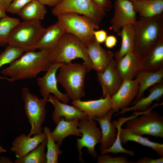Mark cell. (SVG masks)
I'll return each instance as SVG.
<instances>
[{
    "instance_id": "cell-1",
    "label": "cell",
    "mask_w": 163,
    "mask_h": 163,
    "mask_svg": "<svg viewBox=\"0 0 163 163\" xmlns=\"http://www.w3.org/2000/svg\"><path fill=\"white\" fill-rule=\"evenodd\" d=\"M47 50L25 52L19 58L1 71L4 76H9L13 82L34 78L43 72H46L53 64Z\"/></svg>"
},
{
    "instance_id": "cell-2",
    "label": "cell",
    "mask_w": 163,
    "mask_h": 163,
    "mask_svg": "<svg viewBox=\"0 0 163 163\" xmlns=\"http://www.w3.org/2000/svg\"><path fill=\"white\" fill-rule=\"evenodd\" d=\"M133 26L135 33L134 52L142 58L163 38V14L140 18Z\"/></svg>"
},
{
    "instance_id": "cell-3",
    "label": "cell",
    "mask_w": 163,
    "mask_h": 163,
    "mask_svg": "<svg viewBox=\"0 0 163 163\" xmlns=\"http://www.w3.org/2000/svg\"><path fill=\"white\" fill-rule=\"evenodd\" d=\"M49 56L53 64L68 63L80 58L83 60L88 72L92 69L86 46L79 38L70 33L63 35L56 47L50 51Z\"/></svg>"
},
{
    "instance_id": "cell-4",
    "label": "cell",
    "mask_w": 163,
    "mask_h": 163,
    "mask_svg": "<svg viewBox=\"0 0 163 163\" xmlns=\"http://www.w3.org/2000/svg\"><path fill=\"white\" fill-rule=\"evenodd\" d=\"M88 70L84 64L63 63L56 75L58 82L64 88L70 99L78 100L84 97L85 81Z\"/></svg>"
},
{
    "instance_id": "cell-5",
    "label": "cell",
    "mask_w": 163,
    "mask_h": 163,
    "mask_svg": "<svg viewBox=\"0 0 163 163\" xmlns=\"http://www.w3.org/2000/svg\"><path fill=\"white\" fill-rule=\"evenodd\" d=\"M57 17V22L65 32L78 37L86 47L95 40L94 32L99 29V24L89 18L74 13H66Z\"/></svg>"
},
{
    "instance_id": "cell-6",
    "label": "cell",
    "mask_w": 163,
    "mask_h": 163,
    "mask_svg": "<svg viewBox=\"0 0 163 163\" xmlns=\"http://www.w3.org/2000/svg\"><path fill=\"white\" fill-rule=\"evenodd\" d=\"M45 29L40 21H24L11 31L8 38V44L21 48L25 52L34 51Z\"/></svg>"
},
{
    "instance_id": "cell-7",
    "label": "cell",
    "mask_w": 163,
    "mask_h": 163,
    "mask_svg": "<svg viewBox=\"0 0 163 163\" xmlns=\"http://www.w3.org/2000/svg\"><path fill=\"white\" fill-rule=\"evenodd\" d=\"M136 115L126 121V128L136 135L163 138L162 116L151 108L145 111L139 117Z\"/></svg>"
},
{
    "instance_id": "cell-8",
    "label": "cell",
    "mask_w": 163,
    "mask_h": 163,
    "mask_svg": "<svg viewBox=\"0 0 163 163\" xmlns=\"http://www.w3.org/2000/svg\"><path fill=\"white\" fill-rule=\"evenodd\" d=\"M21 93V97L24 102L25 114L31 126L27 136L30 137L40 133L42 131V125L46 118V105L48 99H38L36 95L30 93L27 87L22 88Z\"/></svg>"
},
{
    "instance_id": "cell-9",
    "label": "cell",
    "mask_w": 163,
    "mask_h": 163,
    "mask_svg": "<svg viewBox=\"0 0 163 163\" xmlns=\"http://www.w3.org/2000/svg\"><path fill=\"white\" fill-rule=\"evenodd\" d=\"M52 12L56 16L68 13L82 14L89 18L98 24L106 14V12L92 0H63L53 7Z\"/></svg>"
},
{
    "instance_id": "cell-10",
    "label": "cell",
    "mask_w": 163,
    "mask_h": 163,
    "mask_svg": "<svg viewBox=\"0 0 163 163\" xmlns=\"http://www.w3.org/2000/svg\"><path fill=\"white\" fill-rule=\"evenodd\" d=\"M78 127L82 133L81 137L76 140L79 162H84L82 149L84 147L87 148L89 154L94 158H97V153L95 148L97 143L101 142V129L97 126L96 121L88 119L79 121Z\"/></svg>"
},
{
    "instance_id": "cell-11",
    "label": "cell",
    "mask_w": 163,
    "mask_h": 163,
    "mask_svg": "<svg viewBox=\"0 0 163 163\" xmlns=\"http://www.w3.org/2000/svg\"><path fill=\"white\" fill-rule=\"evenodd\" d=\"M62 64L53 63L43 77L37 78V82L43 98L48 99L50 94L52 93L59 100L67 103L70 99L66 94L62 93L57 86L56 72Z\"/></svg>"
},
{
    "instance_id": "cell-12",
    "label": "cell",
    "mask_w": 163,
    "mask_h": 163,
    "mask_svg": "<svg viewBox=\"0 0 163 163\" xmlns=\"http://www.w3.org/2000/svg\"><path fill=\"white\" fill-rule=\"evenodd\" d=\"M109 28L114 32L118 33L126 25H133L136 21L137 13L132 2L129 0H116Z\"/></svg>"
},
{
    "instance_id": "cell-13",
    "label": "cell",
    "mask_w": 163,
    "mask_h": 163,
    "mask_svg": "<svg viewBox=\"0 0 163 163\" xmlns=\"http://www.w3.org/2000/svg\"><path fill=\"white\" fill-rule=\"evenodd\" d=\"M138 88L139 82L136 78L123 80L119 89L111 97V109L114 113L128 107L136 97Z\"/></svg>"
},
{
    "instance_id": "cell-14",
    "label": "cell",
    "mask_w": 163,
    "mask_h": 163,
    "mask_svg": "<svg viewBox=\"0 0 163 163\" xmlns=\"http://www.w3.org/2000/svg\"><path fill=\"white\" fill-rule=\"evenodd\" d=\"M73 105L84 112L88 119L93 120L105 116L111 109V97L107 96L96 100H72Z\"/></svg>"
},
{
    "instance_id": "cell-15",
    "label": "cell",
    "mask_w": 163,
    "mask_h": 163,
    "mask_svg": "<svg viewBox=\"0 0 163 163\" xmlns=\"http://www.w3.org/2000/svg\"><path fill=\"white\" fill-rule=\"evenodd\" d=\"M97 74L98 81L102 88V97H111L116 92L123 82L117 70L114 59L103 72Z\"/></svg>"
},
{
    "instance_id": "cell-16",
    "label": "cell",
    "mask_w": 163,
    "mask_h": 163,
    "mask_svg": "<svg viewBox=\"0 0 163 163\" xmlns=\"http://www.w3.org/2000/svg\"><path fill=\"white\" fill-rule=\"evenodd\" d=\"M115 61L117 70L123 81L134 79L143 70L142 58L134 52Z\"/></svg>"
},
{
    "instance_id": "cell-17",
    "label": "cell",
    "mask_w": 163,
    "mask_h": 163,
    "mask_svg": "<svg viewBox=\"0 0 163 163\" xmlns=\"http://www.w3.org/2000/svg\"><path fill=\"white\" fill-rule=\"evenodd\" d=\"M48 100L54 107L52 118L56 124L61 120L62 117L67 121L75 119L80 121L88 119L87 116L77 107L73 105H69L66 103L60 102L54 96L50 95Z\"/></svg>"
},
{
    "instance_id": "cell-18",
    "label": "cell",
    "mask_w": 163,
    "mask_h": 163,
    "mask_svg": "<svg viewBox=\"0 0 163 163\" xmlns=\"http://www.w3.org/2000/svg\"><path fill=\"white\" fill-rule=\"evenodd\" d=\"M95 39L87 46L92 69L97 72H103L113 59L114 54L103 48Z\"/></svg>"
},
{
    "instance_id": "cell-19",
    "label": "cell",
    "mask_w": 163,
    "mask_h": 163,
    "mask_svg": "<svg viewBox=\"0 0 163 163\" xmlns=\"http://www.w3.org/2000/svg\"><path fill=\"white\" fill-rule=\"evenodd\" d=\"M46 139V135L43 132L34 135L32 137L22 134L13 140L11 151L14 152L17 158H22L35 149Z\"/></svg>"
},
{
    "instance_id": "cell-20",
    "label": "cell",
    "mask_w": 163,
    "mask_h": 163,
    "mask_svg": "<svg viewBox=\"0 0 163 163\" xmlns=\"http://www.w3.org/2000/svg\"><path fill=\"white\" fill-rule=\"evenodd\" d=\"M114 112L111 109L104 117L96 118L101 127V139L99 149L101 152L110 147L115 141L117 135V127L111 119Z\"/></svg>"
},
{
    "instance_id": "cell-21",
    "label": "cell",
    "mask_w": 163,
    "mask_h": 163,
    "mask_svg": "<svg viewBox=\"0 0 163 163\" xmlns=\"http://www.w3.org/2000/svg\"><path fill=\"white\" fill-rule=\"evenodd\" d=\"M152 86L150 89L149 94L148 96L142 97L132 106L121 110L115 116L131 111L141 112L148 110L154 101L159 100L163 96V81Z\"/></svg>"
},
{
    "instance_id": "cell-22",
    "label": "cell",
    "mask_w": 163,
    "mask_h": 163,
    "mask_svg": "<svg viewBox=\"0 0 163 163\" xmlns=\"http://www.w3.org/2000/svg\"><path fill=\"white\" fill-rule=\"evenodd\" d=\"M65 33L57 22L45 28L37 42L36 49L49 51L52 50Z\"/></svg>"
},
{
    "instance_id": "cell-23",
    "label": "cell",
    "mask_w": 163,
    "mask_h": 163,
    "mask_svg": "<svg viewBox=\"0 0 163 163\" xmlns=\"http://www.w3.org/2000/svg\"><path fill=\"white\" fill-rule=\"evenodd\" d=\"M79 121L77 119L67 121L62 117L56 128L51 132L55 142L60 146L63 139L69 136H81L82 133L78 127Z\"/></svg>"
},
{
    "instance_id": "cell-24",
    "label": "cell",
    "mask_w": 163,
    "mask_h": 163,
    "mask_svg": "<svg viewBox=\"0 0 163 163\" xmlns=\"http://www.w3.org/2000/svg\"><path fill=\"white\" fill-rule=\"evenodd\" d=\"M143 70L155 72L163 68V38L142 57Z\"/></svg>"
},
{
    "instance_id": "cell-25",
    "label": "cell",
    "mask_w": 163,
    "mask_h": 163,
    "mask_svg": "<svg viewBox=\"0 0 163 163\" xmlns=\"http://www.w3.org/2000/svg\"><path fill=\"white\" fill-rule=\"evenodd\" d=\"M136 78L139 82L138 93L132 105L135 104L142 97L145 91L150 87L163 81V68L155 72H150L142 70Z\"/></svg>"
},
{
    "instance_id": "cell-26",
    "label": "cell",
    "mask_w": 163,
    "mask_h": 163,
    "mask_svg": "<svg viewBox=\"0 0 163 163\" xmlns=\"http://www.w3.org/2000/svg\"><path fill=\"white\" fill-rule=\"evenodd\" d=\"M134 9L141 18H146L163 13V0H137L133 2Z\"/></svg>"
},
{
    "instance_id": "cell-27",
    "label": "cell",
    "mask_w": 163,
    "mask_h": 163,
    "mask_svg": "<svg viewBox=\"0 0 163 163\" xmlns=\"http://www.w3.org/2000/svg\"><path fill=\"white\" fill-rule=\"evenodd\" d=\"M117 35L121 37V46L114 54L115 60L120 59L126 54L134 52L135 33L133 25H127L122 27Z\"/></svg>"
},
{
    "instance_id": "cell-28",
    "label": "cell",
    "mask_w": 163,
    "mask_h": 163,
    "mask_svg": "<svg viewBox=\"0 0 163 163\" xmlns=\"http://www.w3.org/2000/svg\"><path fill=\"white\" fill-rule=\"evenodd\" d=\"M120 137L122 143L126 144L128 141L136 142L155 151L159 155L163 157V144L152 141L142 136L134 134L127 129L121 127L120 129Z\"/></svg>"
},
{
    "instance_id": "cell-29",
    "label": "cell",
    "mask_w": 163,
    "mask_h": 163,
    "mask_svg": "<svg viewBox=\"0 0 163 163\" xmlns=\"http://www.w3.org/2000/svg\"><path fill=\"white\" fill-rule=\"evenodd\" d=\"M45 5L37 0H33L24 6L18 15L24 21L43 20L46 14Z\"/></svg>"
},
{
    "instance_id": "cell-30",
    "label": "cell",
    "mask_w": 163,
    "mask_h": 163,
    "mask_svg": "<svg viewBox=\"0 0 163 163\" xmlns=\"http://www.w3.org/2000/svg\"><path fill=\"white\" fill-rule=\"evenodd\" d=\"M47 143V139L44 140L34 150L24 157L17 158L15 163H46L45 149Z\"/></svg>"
},
{
    "instance_id": "cell-31",
    "label": "cell",
    "mask_w": 163,
    "mask_h": 163,
    "mask_svg": "<svg viewBox=\"0 0 163 163\" xmlns=\"http://www.w3.org/2000/svg\"><path fill=\"white\" fill-rule=\"evenodd\" d=\"M43 133L46 136L47 152L46 155V163H57L59 156L62 151L60 146L54 141L51 134L50 129L46 126L43 128Z\"/></svg>"
},
{
    "instance_id": "cell-32",
    "label": "cell",
    "mask_w": 163,
    "mask_h": 163,
    "mask_svg": "<svg viewBox=\"0 0 163 163\" xmlns=\"http://www.w3.org/2000/svg\"><path fill=\"white\" fill-rule=\"evenodd\" d=\"M19 19L8 16L0 20V47L5 46L9 35L12 29L20 22Z\"/></svg>"
},
{
    "instance_id": "cell-33",
    "label": "cell",
    "mask_w": 163,
    "mask_h": 163,
    "mask_svg": "<svg viewBox=\"0 0 163 163\" xmlns=\"http://www.w3.org/2000/svg\"><path fill=\"white\" fill-rule=\"evenodd\" d=\"M25 52L21 48L8 44L0 54V68L7 64H10L21 56Z\"/></svg>"
},
{
    "instance_id": "cell-34",
    "label": "cell",
    "mask_w": 163,
    "mask_h": 163,
    "mask_svg": "<svg viewBox=\"0 0 163 163\" xmlns=\"http://www.w3.org/2000/svg\"><path fill=\"white\" fill-rule=\"evenodd\" d=\"M114 124L117 127V135L116 139L113 145L109 148L101 152V154L111 153L114 154L119 153H124L133 156L135 155V152L133 150H128L124 149L122 146L120 137V129L122 124L115 121Z\"/></svg>"
},
{
    "instance_id": "cell-35",
    "label": "cell",
    "mask_w": 163,
    "mask_h": 163,
    "mask_svg": "<svg viewBox=\"0 0 163 163\" xmlns=\"http://www.w3.org/2000/svg\"><path fill=\"white\" fill-rule=\"evenodd\" d=\"M98 163H129L127 158L123 156L113 157L106 154L99 155L97 158Z\"/></svg>"
},
{
    "instance_id": "cell-36",
    "label": "cell",
    "mask_w": 163,
    "mask_h": 163,
    "mask_svg": "<svg viewBox=\"0 0 163 163\" xmlns=\"http://www.w3.org/2000/svg\"><path fill=\"white\" fill-rule=\"evenodd\" d=\"M33 0H13L6 10V12L18 14L21 9Z\"/></svg>"
},
{
    "instance_id": "cell-37",
    "label": "cell",
    "mask_w": 163,
    "mask_h": 163,
    "mask_svg": "<svg viewBox=\"0 0 163 163\" xmlns=\"http://www.w3.org/2000/svg\"><path fill=\"white\" fill-rule=\"evenodd\" d=\"M94 36L96 41L101 44L104 42L107 34V32L104 30H97L94 32Z\"/></svg>"
},
{
    "instance_id": "cell-38",
    "label": "cell",
    "mask_w": 163,
    "mask_h": 163,
    "mask_svg": "<svg viewBox=\"0 0 163 163\" xmlns=\"http://www.w3.org/2000/svg\"><path fill=\"white\" fill-rule=\"evenodd\" d=\"M94 2L106 12L109 11L111 8L110 0H92Z\"/></svg>"
},
{
    "instance_id": "cell-39",
    "label": "cell",
    "mask_w": 163,
    "mask_h": 163,
    "mask_svg": "<svg viewBox=\"0 0 163 163\" xmlns=\"http://www.w3.org/2000/svg\"><path fill=\"white\" fill-rule=\"evenodd\" d=\"M133 163H163V157L154 159L148 157H144L139 159L137 161L135 162H132Z\"/></svg>"
},
{
    "instance_id": "cell-40",
    "label": "cell",
    "mask_w": 163,
    "mask_h": 163,
    "mask_svg": "<svg viewBox=\"0 0 163 163\" xmlns=\"http://www.w3.org/2000/svg\"><path fill=\"white\" fill-rule=\"evenodd\" d=\"M104 43L107 48H112L116 45L117 39L114 35H110L107 36Z\"/></svg>"
},
{
    "instance_id": "cell-41",
    "label": "cell",
    "mask_w": 163,
    "mask_h": 163,
    "mask_svg": "<svg viewBox=\"0 0 163 163\" xmlns=\"http://www.w3.org/2000/svg\"><path fill=\"white\" fill-rule=\"evenodd\" d=\"M45 5L54 7L63 0H37Z\"/></svg>"
},
{
    "instance_id": "cell-42",
    "label": "cell",
    "mask_w": 163,
    "mask_h": 163,
    "mask_svg": "<svg viewBox=\"0 0 163 163\" xmlns=\"http://www.w3.org/2000/svg\"><path fill=\"white\" fill-rule=\"evenodd\" d=\"M13 0H0V5L6 10Z\"/></svg>"
},
{
    "instance_id": "cell-43",
    "label": "cell",
    "mask_w": 163,
    "mask_h": 163,
    "mask_svg": "<svg viewBox=\"0 0 163 163\" xmlns=\"http://www.w3.org/2000/svg\"><path fill=\"white\" fill-rule=\"evenodd\" d=\"M11 159L5 157H1L0 158V163H12Z\"/></svg>"
},
{
    "instance_id": "cell-44",
    "label": "cell",
    "mask_w": 163,
    "mask_h": 163,
    "mask_svg": "<svg viewBox=\"0 0 163 163\" xmlns=\"http://www.w3.org/2000/svg\"><path fill=\"white\" fill-rule=\"evenodd\" d=\"M6 12V9L0 5V18H2L7 16Z\"/></svg>"
},
{
    "instance_id": "cell-45",
    "label": "cell",
    "mask_w": 163,
    "mask_h": 163,
    "mask_svg": "<svg viewBox=\"0 0 163 163\" xmlns=\"http://www.w3.org/2000/svg\"><path fill=\"white\" fill-rule=\"evenodd\" d=\"M0 79L6 80L10 82H13L12 79L11 78H8L5 77H2L1 76H0Z\"/></svg>"
},
{
    "instance_id": "cell-46",
    "label": "cell",
    "mask_w": 163,
    "mask_h": 163,
    "mask_svg": "<svg viewBox=\"0 0 163 163\" xmlns=\"http://www.w3.org/2000/svg\"><path fill=\"white\" fill-rule=\"evenodd\" d=\"M6 152V150L3 149L2 146L0 145V153L5 152Z\"/></svg>"
},
{
    "instance_id": "cell-47",
    "label": "cell",
    "mask_w": 163,
    "mask_h": 163,
    "mask_svg": "<svg viewBox=\"0 0 163 163\" xmlns=\"http://www.w3.org/2000/svg\"><path fill=\"white\" fill-rule=\"evenodd\" d=\"M129 0L132 2H135L137 0Z\"/></svg>"
}]
</instances>
